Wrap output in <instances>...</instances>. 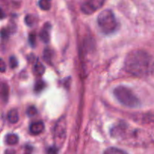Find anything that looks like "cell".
Wrapping results in <instances>:
<instances>
[{
    "mask_svg": "<svg viewBox=\"0 0 154 154\" xmlns=\"http://www.w3.org/2000/svg\"><path fill=\"white\" fill-rule=\"evenodd\" d=\"M150 57L142 50L129 52L124 61V68L128 73L135 77H144L150 70Z\"/></svg>",
    "mask_w": 154,
    "mask_h": 154,
    "instance_id": "6da1fadb",
    "label": "cell"
},
{
    "mask_svg": "<svg viewBox=\"0 0 154 154\" xmlns=\"http://www.w3.org/2000/svg\"><path fill=\"white\" fill-rule=\"evenodd\" d=\"M116 99L122 104L129 108H135L139 105V99L132 90L125 86H118L114 90Z\"/></svg>",
    "mask_w": 154,
    "mask_h": 154,
    "instance_id": "7a4b0ae2",
    "label": "cell"
},
{
    "mask_svg": "<svg viewBox=\"0 0 154 154\" xmlns=\"http://www.w3.org/2000/svg\"><path fill=\"white\" fill-rule=\"evenodd\" d=\"M97 23L102 32L110 34L114 32L117 27V22L114 14L109 9H105L98 15Z\"/></svg>",
    "mask_w": 154,
    "mask_h": 154,
    "instance_id": "3957f363",
    "label": "cell"
},
{
    "mask_svg": "<svg viewBox=\"0 0 154 154\" xmlns=\"http://www.w3.org/2000/svg\"><path fill=\"white\" fill-rule=\"evenodd\" d=\"M105 2L102 0H91V1H87L83 3L81 6V9L83 13L86 14H90L94 13L96 11L102 8Z\"/></svg>",
    "mask_w": 154,
    "mask_h": 154,
    "instance_id": "277c9868",
    "label": "cell"
},
{
    "mask_svg": "<svg viewBox=\"0 0 154 154\" xmlns=\"http://www.w3.org/2000/svg\"><path fill=\"white\" fill-rule=\"evenodd\" d=\"M54 136L56 141H63L66 136V122L63 119H60L55 126Z\"/></svg>",
    "mask_w": 154,
    "mask_h": 154,
    "instance_id": "5b68a950",
    "label": "cell"
},
{
    "mask_svg": "<svg viewBox=\"0 0 154 154\" xmlns=\"http://www.w3.org/2000/svg\"><path fill=\"white\" fill-rule=\"evenodd\" d=\"M45 129V124L42 121L34 122L29 126L30 133L32 135H37L42 133Z\"/></svg>",
    "mask_w": 154,
    "mask_h": 154,
    "instance_id": "8992f818",
    "label": "cell"
},
{
    "mask_svg": "<svg viewBox=\"0 0 154 154\" xmlns=\"http://www.w3.org/2000/svg\"><path fill=\"white\" fill-rule=\"evenodd\" d=\"M7 117L10 123H16L19 120V114H18L17 111L16 109H11V111H9L8 113Z\"/></svg>",
    "mask_w": 154,
    "mask_h": 154,
    "instance_id": "52a82bcc",
    "label": "cell"
},
{
    "mask_svg": "<svg viewBox=\"0 0 154 154\" xmlns=\"http://www.w3.org/2000/svg\"><path fill=\"white\" fill-rule=\"evenodd\" d=\"M5 142L8 145H15L18 142L17 135L14 133H9L5 137Z\"/></svg>",
    "mask_w": 154,
    "mask_h": 154,
    "instance_id": "ba28073f",
    "label": "cell"
},
{
    "mask_svg": "<svg viewBox=\"0 0 154 154\" xmlns=\"http://www.w3.org/2000/svg\"><path fill=\"white\" fill-rule=\"evenodd\" d=\"M45 66L42 65V63H40L39 61H37L35 63L34 66V72L35 74H36V75H38V76H41L44 74L45 72Z\"/></svg>",
    "mask_w": 154,
    "mask_h": 154,
    "instance_id": "9c48e42d",
    "label": "cell"
},
{
    "mask_svg": "<svg viewBox=\"0 0 154 154\" xmlns=\"http://www.w3.org/2000/svg\"><path fill=\"white\" fill-rule=\"evenodd\" d=\"M8 92L9 89L8 87L6 84L5 83H2L1 85V96L2 99L4 102H6L8 99Z\"/></svg>",
    "mask_w": 154,
    "mask_h": 154,
    "instance_id": "30bf717a",
    "label": "cell"
},
{
    "mask_svg": "<svg viewBox=\"0 0 154 154\" xmlns=\"http://www.w3.org/2000/svg\"><path fill=\"white\" fill-rule=\"evenodd\" d=\"M39 37H40L41 40L43 41L45 43H48L49 42V39H50V36H49V32H48V29H42L41 30L40 33H39Z\"/></svg>",
    "mask_w": 154,
    "mask_h": 154,
    "instance_id": "8fae6325",
    "label": "cell"
},
{
    "mask_svg": "<svg viewBox=\"0 0 154 154\" xmlns=\"http://www.w3.org/2000/svg\"><path fill=\"white\" fill-rule=\"evenodd\" d=\"M104 154H127L125 151L117 148V147H109L106 149Z\"/></svg>",
    "mask_w": 154,
    "mask_h": 154,
    "instance_id": "7c38bea8",
    "label": "cell"
},
{
    "mask_svg": "<svg viewBox=\"0 0 154 154\" xmlns=\"http://www.w3.org/2000/svg\"><path fill=\"white\" fill-rule=\"evenodd\" d=\"M38 6L44 11H48L51 8V2L48 0H41L38 2Z\"/></svg>",
    "mask_w": 154,
    "mask_h": 154,
    "instance_id": "4fadbf2b",
    "label": "cell"
},
{
    "mask_svg": "<svg viewBox=\"0 0 154 154\" xmlns=\"http://www.w3.org/2000/svg\"><path fill=\"white\" fill-rule=\"evenodd\" d=\"M146 118L143 117L142 121L144 124H151V123H154V114H145L144 116Z\"/></svg>",
    "mask_w": 154,
    "mask_h": 154,
    "instance_id": "5bb4252c",
    "label": "cell"
},
{
    "mask_svg": "<svg viewBox=\"0 0 154 154\" xmlns=\"http://www.w3.org/2000/svg\"><path fill=\"white\" fill-rule=\"evenodd\" d=\"M35 17L32 14H28L25 17V22L28 26H32L34 24Z\"/></svg>",
    "mask_w": 154,
    "mask_h": 154,
    "instance_id": "9a60e30c",
    "label": "cell"
},
{
    "mask_svg": "<svg viewBox=\"0 0 154 154\" xmlns=\"http://www.w3.org/2000/svg\"><path fill=\"white\" fill-rule=\"evenodd\" d=\"M36 113H37V110H36L35 107L34 106L29 107L26 111L27 115L29 116V117H32V116L35 115Z\"/></svg>",
    "mask_w": 154,
    "mask_h": 154,
    "instance_id": "2e32d148",
    "label": "cell"
},
{
    "mask_svg": "<svg viewBox=\"0 0 154 154\" xmlns=\"http://www.w3.org/2000/svg\"><path fill=\"white\" fill-rule=\"evenodd\" d=\"M45 83L43 82V81H38L37 83H36L35 87V91L39 92V91H41V90H43V88L45 87Z\"/></svg>",
    "mask_w": 154,
    "mask_h": 154,
    "instance_id": "e0dca14e",
    "label": "cell"
},
{
    "mask_svg": "<svg viewBox=\"0 0 154 154\" xmlns=\"http://www.w3.org/2000/svg\"><path fill=\"white\" fill-rule=\"evenodd\" d=\"M9 64H10L11 68H15L17 66V60L15 58L14 56H11V57L9 58Z\"/></svg>",
    "mask_w": 154,
    "mask_h": 154,
    "instance_id": "ac0fdd59",
    "label": "cell"
},
{
    "mask_svg": "<svg viewBox=\"0 0 154 154\" xmlns=\"http://www.w3.org/2000/svg\"><path fill=\"white\" fill-rule=\"evenodd\" d=\"M52 54V52L51 51H50L49 49H47L45 50V52H44V58H45V61L48 62V60H51V56Z\"/></svg>",
    "mask_w": 154,
    "mask_h": 154,
    "instance_id": "d6986e66",
    "label": "cell"
},
{
    "mask_svg": "<svg viewBox=\"0 0 154 154\" xmlns=\"http://www.w3.org/2000/svg\"><path fill=\"white\" fill-rule=\"evenodd\" d=\"M0 66H1V67H0V70H1V72H4L5 70L6 67H5V63H4V61H3L2 59H1V60H0Z\"/></svg>",
    "mask_w": 154,
    "mask_h": 154,
    "instance_id": "ffe728a7",
    "label": "cell"
},
{
    "mask_svg": "<svg viewBox=\"0 0 154 154\" xmlns=\"http://www.w3.org/2000/svg\"><path fill=\"white\" fill-rule=\"evenodd\" d=\"M29 42L32 45H33L35 42V35L33 34L29 35Z\"/></svg>",
    "mask_w": 154,
    "mask_h": 154,
    "instance_id": "44dd1931",
    "label": "cell"
},
{
    "mask_svg": "<svg viewBox=\"0 0 154 154\" xmlns=\"http://www.w3.org/2000/svg\"><path fill=\"white\" fill-rule=\"evenodd\" d=\"M150 72H151L152 75H153V76L154 77V63H153V65H152L151 69H150Z\"/></svg>",
    "mask_w": 154,
    "mask_h": 154,
    "instance_id": "7402d4cb",
    "label": "cell"
}]
</instances>
